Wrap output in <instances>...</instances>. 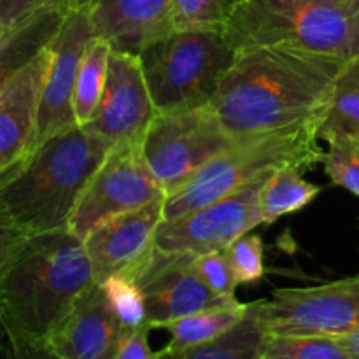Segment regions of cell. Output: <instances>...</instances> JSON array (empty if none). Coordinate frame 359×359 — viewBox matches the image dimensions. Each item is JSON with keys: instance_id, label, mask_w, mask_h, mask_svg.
Returning a JSON list of instances; mask_svg holds the SVG:
<instances>
[{"instance_id": "7", "label": "cell", "mask_w": 359, "mask_h": 359, "mask_svg": "<svg viewBox=\"0 0 359 359\" xmlns=\"http://www.w3.org/2000/svg\"><path fill=\"white\" fill-rule=\"evenodd\" d=\"M235 140L209 104L188 111L158 112L144 137L142 149L168 196Z\"/></svg>"}, {"instance_id": "14", "label": "cell", "mask_w": 359, "mask_h": 359, "mask_svg": "<svg viewBox=\"0 0 359 359\" xmlns=\"http://www.w3.org/2000/svg\"><path fill=\"white\" fill-rule=\"evenodd\" d=\"M49 63L51 48H46L0 79V175L9 174L35 149Z\"/></svg>"}, {"instance_id": "1", "label": "cell", "mask_w": 359, "mask_h": 359, "mask_svg": "<svg viewBox=\"0 0 359 359\" xmlns=\"http://www.w3.org/2000/svg\"><path fill=\"white\" fill-rule=\"evenodd\" d=\"M346 60L287 46L237 51L210 107L235 137L321 128Z\"/></svg>"}, {"instance_id": "12", "label": "cell", "mask_w": 359, "mask_h": 359, "mask_svg": "<svg viewBox=\"0 0 359 359\" xmlns=\"http://www.w3.org/2000/svg\"><path fill=\"white\" fill-rule=\"evenodd\" d=\"M156 114L139 55L112 49L104 95L84 128L111 146L142 144Z\"/></svg>"}, {"instance_id": "31", "label": "cell", "mask_w": 359, "mask_h": 359, "mask_svg": "<svg viewBox=\"0 0 359 359\" xmlns=\"http://www.w3.org/2000/svg\"><path fill=\"white\" fill-rule=\"evenodd\" d=\"M149 325L123 326L111 359H154L161 358L149 347Z\"/></svg>"}, {"instance_id": "23", "label": "cell", "mask_w": 359, "mask_h": 359, "mask_svg": "<svg viewBox=\"0 0 359 359\" xmlns=\"http://www.w3.org/2000/svg\"><path fill=\"white\" fill-rule=\"evenodd\" d=\"M346 137L359 142V58L347 63L337 86L335 98L319 128V139Z\"/></svg>"}, {"instance_id": "24", "label": "cell", "mask_w": 359, "mask_h": 359, "mask_svg": "<svg viewBox=\"0 0 359 359\" xmlns=\"http://www.w3.org/2000/svg\"><path fill=\"white\" fill-rule=\"evenodd\" d=\"M259 359H353V356L337 337L266 335Z\"/></svg>"}, {"instance_id": "18", "label": "cell", "mask_w": 359, "mask_h": 359, "mask_svg": "<svg viewBox=\"0 0 359 359\" xmlns=\"http://www.w3.org/2000/svg\"><path fill=\"white\" fill-rule=\"evenodd\" d=\"M245 309L248 304L237 300L233 304L205 309L167 323L163 328L170 332V342L160 351V356L181 358L186 351L217 339L244 316Z\"/></svg>"}, {"instance_id": "25", "label": "cell", "mask_w": 359, "mask_h": 359, "mask_svg": "<svg viewBox=\"0 0 359 359\" xmlns=\"http://www.w3.org/2000/svg\"><path fill=\"white\" fill-rule=\"evenodd\" d=\"M245 0H174V30H224Z\"/></svg>"}, {"instance_id": "19", "label": "cell", "mask_w": 359, "mask_h": 359, "mask_svg": "<svg viewBox=\"0 0 359 359\" xmlns=\"http://www.w3.org/2000/svg\"><path fill=\"white\" fill-rule=\"evenodd\" d=\"M70 13V11H69ZM63 11L44 13L0 34V79L30 62L51 46L67 14Z\"/></svg>"}, {"instance_id": "34", "label": "cell", "mask_w": 359, "mask_h": 359, "mask_svg": "<svg viewBox=\"0 0 359 359\" xmlns=\"http://www.w3.org/2000/svg\"><path fill=\"white\" fill-rule=\"evenodd\" d=\"M316 2H326V4H340V2H347V0H316Z\"/></svg>"}, {"instance_id": "32", "label": "cell", "mask_w": 359, "mask_h": 359, "mask_svg": "<svg viewBox=\"0 0 359 359\" xmlns=\"http://www.w3.org/2000/svg\"><path fill=\"white\" fill-rule=\"evenodd\" d=\"M340 340H342L344 346L347 347V351H349L353 359H359V330L349 333V335L340 337Z\"/></svg>"}, {"instance_id": "21", "label": "cell", "mask_w": 359, "mask_h": 359, "mask_svg": "<svg viewBox=\"0 0 359 359\" xmlns=\"http://www.w3.org/2000/svg\"><path fill=\"white\" fill-rule=\"evenodd\" d=\"M321 191V186L305 181L298 168H277L263 186L259 196L263 224H272L287 214L304 210Z\"/></svg>"}, {"instance_id": "8", "label": "cell", "mask_w": 359, "mask_h": 359, "mask_svg": "<svg viewBox=\"0 0 359 359\" xmlns=\"http://www.w3.org/2000/svg\"><path fill=\"white\" fill-rule=\"evenodd\" d=\"M266 335L340 337L359 330V273L321 286L284 287L262 300Z\"/></svg>"}, {"instance_id": "26", "label": "cell", "mask_w": 359, "mask_h": 359, "mask_svg": "<svg viewBox=\"0 0 359 359\" xmlns=\"http://www.w3.org/2000/svg\"><path fill=\"white\" fill-rule=\"evenodd\" d=\"M328 151L323 153V167L333 186L347 189L359 198V142L339 135L325 137Z\"/></svg>"}, {"instance_id": "16", "label": "cell", "mask_w": 359, "mask_h": 359, "mask_svg": "<svg viewBox=\"0 0 359 359\" xmlns=\"http://www.w3.org/2000/svg\"><path fill=\"white\" fill-rule=\"evenodd\" d=\"M123 325L100 283L88 287L60 321L46 347L58 359H111Z\"/></svg>"}, {"instance_id": "17", "label": "cell", "mask_w": 359, "mask_h": 359, "mask_svg": "<svg viewBox=\"0 0 359 359\" xmlns=\"http://www.w3.org/2000/svg\"><path fill=\"white\" fill-rule=\"evenodd\" d=\"M88 9L95 34L116 51L139 53L174 30V0H93Z\"/></svg>"}, {"instance_id": "20", "label": "cell", "mask_w": 359, "mask_h": 359, "mask_svg": "<svg viewBox=\"0 0 359 359\" xmlns=\"http://www.w3.org/2000/svg\"><path fill=\"white\" fill-rule=\"evenodd\" d=\"M262 300L248 304L244 316L217 339L193 347L181 354L182 359H259L266 333L259 321Z\"/></svg>"}, {"instance_id": "30", "label": "cell", "mask_w": 359, "mask_h": 359, "mask_svg": "<svg viewBox=\"0 0 359 359\" xmlns=\"http://www.w3.org/2000/svg\"><path fill=\"white\" fill-rule=\"evenodd\" d=\"M76 0H0V34L44 13H69Z\"/></svg>"}, {"instance_id": "9", "label": "cell", "mask_w": 359, "mask_h": 359, "mask_svg": "<svg viewBox=\"0 0 359 359\" xmlns=\"http://www.w3.org/2000/svg\"><path fill=\"white\" fill-rule=\"evenodd\" d=\"M272 174L273 170L266 172L223 198L163 219L156 231V245L163 251L195 256L226 251L238 237L263 224L259 196Z\"/></svg>"}, {"instance_id": "3", "label": "cell", "mask_w": 359, "mask_h": 359, "mask_svg": "<svg viewBox=\"0 0 359 359\" xmlns=\"http://www.w3.org/2000/svg\"><path fill=\"white\" fill-rule=\"evenodd\" d=\"M83 125L42 140L16 168L0 175V224L20 233L70 228L76 207L111 151Z\"/></svg>"}, {"instance_id": "33", "label": "cell", "mask_w": 359, "mask_h": 359, "mask_svg": "<svg viewBox=\"0 0 359 359\" xmlns=\"http://www.w3.org/2000/svg\"><path fill=\"white\" fill-rule=\"evenodd\" d=\"M93 0H76V6L77 7H88Z\"/></svg>"}, {"instance_id": "22", "label": "cell", "mask_w": 359, "mask_h": 359, "mask_svg": "<svg viewBox=\"0 0 359 359\" xmlns=\"http://www.w3.org/2000/svg\"><path fill=\"white\" fill-rule=\"evenodd\" d=\"M111 51V44L98 35L84 51L77 72L76 95H74V112L79 125H86L100 104L107 84Z\"/></svg>"}, {"instance_id": "4", "label": "cell", "mask_w": 359, "mask_h": 359, "mask_svg": "<svg viewBox=\"0 0 359 359\" xmlns=\"http://www.w3.org/2000/svg\"><path fill=\"white\" fill-rule=\"evenodd\" d=\"M223 32L237 51L287 46L353 62L359 58V0H245Z\"/></svg>"}, {"instance_id": "28", "label": "cell", "mask_w": 359, "mask_h": 359, "mask_svg": "<svg viewBox=\"0 0 359 359\" xmlns=\"http://www.w3.org/2000/svg\"><path fill=\"white\" fill-rule=\"evenodd\" d=\"M224 252L238 284H258L265 279V242L259 235L249 231L238 237Z\"/></svg>"}, {"instance_id": "13", "label": "cell", "mask_w": 359, "mask_h": 359, "mask_svg": "<svg viewBox=\"0 0 359 359\" xmlns=\"http://www.w3.org/2000/svg\"><path fill=\"white\" fill-rule=\"evenodd\" d=\"M97 37L88 7H74L51 42V63L42 91L35 147L42 140L79 125L74 112V95L81 60Z\"/></svg>"}, {"instance_id": "29", "label": "cell", "mask_w": 359, "mask_h": 359, "mask_svg": "<svg viewBox=\"0 0 359 359\" xmlns=\"http://www.w3.org/2000/svg\"><path fill=\"white\" fill-rule=\"evenodd\" d=\"M193 266H195L200 279H202L214 293L226 298H237L235 297V291H237L238 280L237 277H235V272L233 269H231L226 252L214 251L207 252V255L195 256Z\"/></svg>"}, {"instance_id": "15", "label": "cell", "mask_w": 359, "mask_h": 359, "mask_svg": "<svg viewBox=\"0 0 359 359\" xmlns=\"http://www.w3.org/2000/svg\"><path fill=\"white\" fill-rule=\"evenodd\" d=\"M163 205L165 200H156L109 217L84 237L97 283L112 273L128 272L156 248L158 226L165 219Z\"/></svg>"}, {"instance_id": "6", "label": "cell", "mask_w": 359, "mask_h": 359, "mask_svg": "<svg viewBox=\"0 0 359 359\" xmlns=\"http://www.w3.org/2000/svg\"><path fill=\"white\" fill-rule=\"evenodd\" d=\"M319 140L318 130L312 128L241 137L165 198V219L223 198L276 168L312 170L325 153Z\"/></svg>"}, {"instance_id": "5", "label": "cell", "mask_w": 359, "mask_h": 359, "mask_svg": "<svg viewBox=\"0 0 359 359\" xmlns=\"http://www.w3.org/2000/svg\"><path fill=\"white\" fill-rule=\"evenodd\" d=\"M137 55L156 112H175L212 102L237 49L223 30H172Z\"/></svg>"}, {"instance_id": "10", "label": "cell", "mask_w": 359, "mask_h": 359, "mask_svg": "<svg viewBox=\"0 0 359 359\" xmlns=\"http://www.w3.org/2000/svg\"><path fill=\"white\" fill-rule=\"evenodd\" d=\"M165 198L167 193L147 165L142 144H118L111 147L84 189L70 230L84 241L95 226L109 217Z\"/></svg>"}, {"instance_id": "2", "label": "cell", "mask_w": 359, "mask_h": 359, "mask_svg": "<svg viewBox=\"0 0 359 359\" xmlns=\"http://www.w3.org/2000/svg\"><path fill=\"white\" fill-rule=\"evenodd\" d=\"M95 280L84 241L70 228L20 233L2 228L0 323L16 356H46L56 326Z\"/></svg>"}, {"instance_id": "11", "label": "cell", "mask_w": 359, "mask_h": 359, "mask_svg": "<svg viewBox=\"0 0 359 359\" xmlns=\"http://www.w3.org/2000/svg\"><path fill=\"white\" fill-rule=\"evenodd\" d=\"M195 255L163 251L156 245L139 265L126 273L142 287L146 297L147 325L163 328L167 323L205 309L237 302L214 293L196 273Z\"/></svg>"}, {"instance_id": "27", "label": "cell", "mask_w": 359, "mask_h": 359, "mask_svg": "<svg viewBox=\"0 0 359 359\" xmlns=\"http://www.w3.org/2000/svg\"><path fill=\"white\" fill-rule=\"evenodd\" d=\"M100 284L123 326L147 325L146 297L142 287L130 273H112Z\"/></svg>"}]
</instances>
